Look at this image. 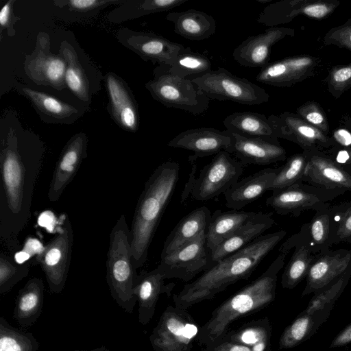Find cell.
Listing matches in <instances>:
<instances>
[{"mask_svg": "<svg viewBox=\"0 0 351 351\" xmlns=\"http://www.w3.org/2000/svg\"><path fill=\"white\" fill-rule=\"evenodd\" d=\"M0 137V242L11 253L19 250V235L31 217L45 147L12 114L1 119Z\"/></svg>", "mask_w": 351, "mask_h": 351, "instance_id": "6da1fadb", "label": "cell"}, {"mask_svg": "<svg viewBox=\"0 0 351 351\" xmlns=\"http://www.w3.org/2000/svg\"><path fill=\"white\" fill-rule=\"evenodd\" d=\"M285 230L263 234L245 247L217 262L173 295L174 306L188 309L215 298L230 285L248 278L263 259L285 237Z\"/></svg>", "mask_w": 351, "mask_h": 351, "instance_id": "7a4b0ae2", "label": "cell"}, {"mask_svg": "<svg viewBox=\"0 0 351 351\" xmlns=\"http://www.w3.org/2000/svg\"><path fill=\"white\" fill-rule=\"evenodd\" d=\"M290 248L283 243L279 254L256 279L231 295L211 313L199 328L196 341L207 347L222 338L235 321L267 307L276 297L278 274Z\"/></svg>", "mask_w": 351, "mask_h": 351, "instance_id": "3957f363", "label": "cell"}, {"mask_svg": "<svg viewBox=\"0 0 351 351\" xmlns=\"http://www.w3.org/2000/svg\"><path fill=\"white\" fill-rule=\"evenodd\" d=\"M180 165L160 164L145 184L137 202L131 227L132 250L136 269L147 261L149 247L179 180Z\"/></svg>", "mask_w": 351, "mask_h": 351, "instance_id": "277c9868", "label": "cell"}, {"mask_svg": "<svg viewBox=\"0 0 351 351\" xmlns=\"http://www.w3.org/2000/svg\"><path fill=\"white\" fill-rule=\"evenodd\" d=\"M136 269L131 232L125 215H121L110 233L106 281L113 300L128 313H133L137 302L134 293Z\"/></svg>", "mask_w": 351, "mask_h": 351, "instance_id": "5b68a950", "label": "cell"}, {"mask_svg": "<svg viewBox=\"0 0 351 351\" xmlns=\"http://www.w3.org/2000/svg\"><path fill=\"white\" fill-rule=\"evenodd\" d=\"M154 77L145 88L154 99L168 108L182 110L193 115L206 112L210 99L189 78L171 73L164 64L154 69Z\"/></svg>", "mask_w": 351, "mask_h": 351, "instance_id": "8992f818", "label": "cell"}, {"mask_svg": "<svg viewBox=\"0 0 351 351\" xmlns=\"http://www.w3.org/2000/svg\"><path fill=\"white\" fill-rule=\"evenodd\" d=\"M189 79L210 99L253 106L266 103L269 99L264 88L246 78L233 75L223 67Z\"/></svg>", "mask_w": 351, "mask_h": 351, "instance_id": "52a82bcc", "label": "cell"}, {"mask_svg": "<svg viewBox=\"0 0 351 351\" xmlns=\"http://www.w3.org/2000/svg\"><path fill=\"white\" fill-rule=\"evenodd\" d=\"M59 53L66 64V88L89 108L93 96L97 95L101 89V81L104 80V76L74 40H63L60 43Z\"/></svg>", "mask_w": 351, "mask_h": 351, "instance_id": "ba28073f", "label": "cell"}, {"mask_svg": "<svg viewBox=\"0 0 351 351\" xmlns=\"http://www.w3.org/2000/svg\"><path fill=\"white\" fill-rule=\"evenodd\" d=\"M199 328L187 309L169 305L153 329L149 341L154 351H192Z\"/></svg>", "mask_w": 351, "mask_h": 351, "instance_id": "9c48e42d", "label": "cell"}, {"mask_svg": "<svg viewBox=\"0 0 351 351\" xmlns=\"http://www.w3.org/2000/svg\"><path fill=\"white\" fill-rule=\"evenodd\" d=\"M61 220V226L58 228L56 234L36 258L52 293H61L65 286L73 244V228L68 215L64 214Z\"/></svg>", "mask_w": 351, "mask_h": 351, "instance_id": "30bf717a", "label": "cell"}, {"mask_svg": "<svg viewBox=\"0 0 351 351\" xmlns=\"http://www.w3.org/2000/svg\"><path fill=\"white\" fill-rule=\"evenodd\" d=\"M344 193L300 182L272 191L267 198L266 204L278 215H291L298 217L306 210L320 209Z\"/></svg>", "mask_w": 351, "mask_h": 351, "instance_id": "8fae6325", "label": "cell"}, {"mask_svg": "<svg viewBox=\"0 0 351 351\" xmlns=\"http://www.w3.org/2000/svg\"><path fill=\"white\" fill-rule=\"evenodd\" d=\"M244 165L231 154L221 151L205 165L195 179L191 196L197 201H207L223 194L243 174Z\"/></svg>", "mask_w": 351, "mask_h": 351, "instance_id": "7c38bea8", "label": "cell"}, {"mask_svg": "<svg viewBox=\"0 0 351 351\" xmlns=\"http://www.w3.org/2000/svg\"><path fill=\"white\" fill-rule=\"evenodd\" d=\"M206 232L171 254L160 258L157 267L165 279L176 278L188 282L215 265L212 251L207 245Z\"/></svg>", "mask_w": 351, "mask_h": 351, "instance_id": "4fadbf2b", "label": "cell"}, {"mask_svg": "<svg viewBox=\"0 0 351 351\" xmlns=\"http://www.w3.org/2000/svg\"><path fill=\"white\" fill-rule=\"evenodd\" d=\"M23 68L28 78L37 85L59 91L66 88L65 60L60 53L51 52L50 38L45 32L38 34L35 48L26 55Z\"/></svg>", "mask_w": 351, "mask_h": 351, "instance_id": "5bb4252c", "label": "cell"}, {"mask_svg": "<svg viewBox=\"0 0 351 351\" xmlns=\"http://www.w3.org/2000/svg\"><path fill=\"white\" fill-rule=\"evenodd\" d=\"M116 37L122 45L144 61L159 65L173 64L178 53L185 47L154 32L135 31L128 27L120 28Z\"/></svg>", "mask_w": 351, "mask_h": 351, "instance_id": "9a60e30c", "label": "cell"}, {"mask_svg": "<svg viewBox=\"0 0 351 351\" xmlns=\"http://www.w3.org/2000/svg\"><path fill=\"white\" fill-rule=\"evenodd\" d=\"M108 94V112L114 122L126 132L135 133L139 128V113L135 97L127 82L117 73L104 75Z\"/></svg>", "mask_w": 351, "mask_h": 351, "instance_id": "2e32d148", "label": "cell"}, {"mask_svg": "<svg viewBox=\"0 0 351 351\" xmlns=\"http://www.w3.org/2000/svg\"><path fill=\"white\" fill-rule=\"evenodd\" d=\"M233 139L230 132L213 128H197L183 131L169 141L171 147L191 151L192 162L198 158L216 155L221 151L232 153Z\"/></svg>", "mask_w": 351, "mask_h": 351, "instance_id": "e0dca14e", "label": "cell"}, {"mask_svg": "<svg viewBox=\"0 0 351 351\" xmlns=\"http://www.w3.org/2000/svg\"><path fill=\"white\" fill-rule=\"evenodd\" d=\"M16 90L28 99L43 121L71 125L88 110L84 105L72 104L53 95L16 83Z\"/></svg>", "mask_w": 351, "mask_h": 351, "instance_id": "ac0fdd59", "label": "cell"}, {"mask_svg": "<svg viewBox=\"0 0 351 351\" xmlns=\"http://www.w3.org/2000/svg\"><path fill=\"white\" fill-rule=\"evenodd\" d=\"M88 137L84 132L74 134L66 143L56 162L49 186L48 198L59 199L76 175L82 160L87 157Z\"/></svg>", "mask_w": 351, "mask_h": 351, "instance_id": "d6986e66", "label": "cell"}, {"mask_svg": "<svg viewBox=\"0 0 351 351\" xmlns=\"http://www.w3.org/2000/svg\"><path fill=\"white\" fill-rule=\"evenodd\" d=\"M294 34V29L289 27H269L263 32L244 40L234 49L232 58L243 66L262 69L269 63L271 47Z\"/></svg>", "mask_w": 351, "mask_h": 351, "instance_id": "ffe728a7", "label": "cell"}, {"mask_svg": "<svg viewBox=\"0 0 351 351\" xmlns=\"http://www.w3.org/2000/svg\"><path fill=\"white\" fill-rule=\"evenodd\" d=\"M336 1H282L266 5L257 18L258 23L267 27L288 23L295 16L304 14L308 17L322 19L330 15L338 6Z\"/></svg>", "mask_w": 351, "mask_h": 351, "instance_id": "44dd1931", "label": "cell"}, {"mask_svg": "<svg viewBox=\"0 0 351 351\" xmlns=\"http://www.w3.org/2000/svg\"><path fill=\"white\" fill-rule=\"evenodd\" d=\"M316 66L317 60L310 56L289 57L261 69L256 80L273 86H289L312 75Z\"/></svg>", "mask_w": 351, "mask_h": 351, "instance_id": "7402d4cb", "label": "cell"}, {"mask_svg": "<svg viewBox=\"0 0 351 351\" xmlns=\"http://www.w3.org/2000/svg\"><path fill=\"white\" fill-rule=\"evenodd\" d=\"M308 152L302 182L328 190L351 191V171L337 164L322 152Z\"/></svg>", "mask_w": 351, "mask_h": 351, "instance_id": "603a6c76", "label": "cell"}, {"mask_svg": "<svg viewBox=\"0 0 351 351\" xmlns=\"http://www.w3.org/2000/svg\"><path fill=\"white\" fill-rule=\"evenodd\" d=\"M350 265V250H330L318 256L311 266L302 296L322 290L341 276Z\"/></svg>", "mask_w": 351, "mask_h": 351, "instance_id": "cb8c5ba5", "label": "cell"}, {"mask_svg": "<svg viewBox=\"0 0 351 351\" xmlns=\"http://www.w3.org/2000/svg\"><path fill=\"white\" fill-rule=\"evenodd\" d=\"M223 123L226 130L248 138H258L268 142L280 144V128L278 116L252 112H237L227 116Z\"/></svg>", "mask_w": 351, "mask_h": 351, "instance_id": "d4e9b609", "label": "cell"}, {"mask_svg": "<svg viewBox=\"0 0 351 351\" xmlns=\"http://www.w3.org/2000/svg\"><path fill=\"white\" fill-rule=\"evenodd\" d=\"M278 121L281 138L298 144L305 152L322 153L335 145L334 140L294 114L285 112L278 116Z\"/></svg>", "mask_w": 351, "mask_h": 351, "instance_id": "484cf974", "label": "cell"}, {"mask_svg": "<svg viewBox=\"0 0 351 351\" xmlns=\"http://www.w3.org/2000/svg\"><path fill=\"white\" fill-rule=\"evenodd\" d=\"M165 278L156 267L137 275L134 281V293L138 302V322L147 325L155 313L156 304L161 294L170 296L176 284H165Z\"/></svg>", "mask_w": 351, "mask_h": 351, "instance_id": "4316f807", "label": "cell"}, {"mask_svg": "<svg viewBox=\"0 0 351 351\" xmlns=\"http://www.w3.org/2000/svg\"><path fill=\"white\" fill-rule=\"evenodd\" d=\"M233 139L231 154L244 166L267 165L286 159V151L280 144L258 138H248L230 132Z\"/></svg>", "mask_w": 351, "mask_h": 351, "instance_id": "83f0119b", "label": "cell"}, {"mask_svg": "<svg viewBox=\"0 0 351 351\" xmlns=\"http://www.w3.org/2000/svg\"><path fill=\"white\" fill-rule=\"evenodd\" d=\"M278 170V168H265L238 180L223 193L226 206L239 210L255 201L269 191Z\"/></svg>", "mask_w": 351, "mask_h": 351, "instance_id": "f1b7e54d", "label": "cell"}, {"mask_svg": "<svg viewBox=\"0 0 351 351\" xmlns=\"http://www.w3.org/2000/svg\"><path fill=\"white\" fill-rule=\"evenodd\" d=\"M274 223V219L271 213H256L212 252L215 265L263 235Z\"/></svg>", "mask_w": 351, "mask_h": 351, "instance_id": "f546056e", "label": "cell"}, {"mask_svg": "<svg viewBox=\"0 0 351 351\" xmlns=\"http://www.w3.org/2000/svg\"><path fill=\"white\" fill-rule=\"evenodd\" d=\"M206 206L199 207L183 217L167 236L161 258L165 257L206 232L211 218Z\"/></svg>", "mask_w": 351, "mask_h": 351, "instance_id": "4dcf8cb0", "label": "cell"}, {"mask_svg": "<svg viewBox=\"0 0 351 351\" xmlns=\"http://www.w3.org/2000/svg\"><path fill=\"white\" fill-rule=\"evenodd\" d=\"M45 286L41 278L29 279L18 293L13 318L23 329L34 325L40 317L44 304Z\"/></svg>", "mask_w": 351, "mask_h": 351, "instance_id": "1f68e13d", "label": "cell"}, {"mask_svg": "<svg viewBox=\"0 0 351 351\" xmlns=\"http://www.w3.org/2000/svg\"><path fill=\"white\" fill-rule=\"evenodd\" d=\"M166 19L173 24L174 32L187 40L207 39L217 29L216 21L211 15L195 9L171 12Z\"/></svg>", "mask_w": 351, "mask_h": 351, "instance_id": "d6a6232c", "label": "cell"}, {"mask_svg": "<svg viewBox=\"0 0 351 351\" xmlns=\"http://www.w3.org/2000/svg\"><path fill=\"white\" fill-rule=\"evenodd\" d=\"M333 306V304H328L311 314L300 313L282 333L278 350L292 348L309 339L328 318Z\"/></svg>", "mask_w": 351, "mask_h": 351, "instance_id": "836d02e7", "label": "cell"}, {"mask_svg": "<svg viewBox=\"0 0 351 351\" xmlns=\"http://www.w3.org/2000/svg\"><path fill=\"white\" fill-rule=\"evenodd\" d=\"M289 239L295 250L282 275L281 285L284 289H291L306 278L317 256L313 253L302 230Z\"/></svg>", "mask_w": 351, "mask_h": 351, "instance_id": "e575fe53", "label": "cell"}, {"mask_svg": "<svg viewBox=\"0 0 351 351\" xmlns=\"http://www.w3.org/2000/svg\"><path fill=\"white\" fill-rule=\"evenodd\" d=\"M256 213L253 211L221 212L217 210L211 218L206 232L208 247L212 252Z\"/></svg>", "mask_w": 351, "mask_h": 351, "instance_id": "d590c367", "label": "cell"}, {"mask_svg": "<svg viewBox=\"0 0 351 351\" xmlns=\"http://www.w3.org/2000/svg\"><path fill=\"white\" fill-rule=\"evenodd\" d=\"M271 335L272 327L269 319L265 317L229 330L223 337L249 347L254 351H271Z\"/></svg>", "mask_w": 351, "mask_h": 351, "instance_id": "8d00e7d4", "label": "cell"}, {"mask_svg": "<svg viewBox=\"0 0 351 351\" xmlns=\"http://www.w3.org/2000/svg\"><path fill=\"white\" fill-rule=\"evenodd\" d=\"M189 0H125L108 15L112 23L142 17L151 14L167 12L181 5Z\"/></svg>", "mask_w": 351, "mask_h": 351, "instance_id": "74e56055", "label": "cell"}, {"mask_svg": "<svg viewBox=\"0 0 351 351\" xmlns=\"http://www.w3.org/2000/svg\"><path fill=\"white\" fill-rule=\"evenodd\" d=\"M330 217L331 206L328 204L316 210L312 219L301 228L313 253L317 257L330 250Z\"/></svg>", "mask_w": 351, "mask_h": 351, "instance_id": "f35d334b", "label": "cell"}, {"mask_svg": "<svg viewBox=\"0 0 351 351\" xmlns=\"http://www.w3.org/2000/svg\"><path fill=\"white\" fill-rule=\"evenodd\" d=\"M125 0H58L54 5L62 12L60 16L75 21L97 15L101 10L110 5H119Z\"/></svg>", "mask_w": 351, "mask_h": 351, "instance_id": "ab89813d", "label": "cell"}, {"mask_svg": "<svg viewBox=\"0 0 351 351\" xmlns=\"http://www.w3.org/2000/svg\"><path fill=\"white\" fill-rule=\"evenodd\" d=\"M172 74L182 78L199 76L212 71V62L205 55L184 47L171 65H165Z\"/></svg>", "mask_w": 351, "mask_h": 351, "instance_id": "60d3db41", "label": "cell"}, {"mask_svg": "<svg viewBox=\"0 0 351 351\" xmlns=\"http://www.w3.org/2000/svg\"><path fill=\"white\" fill-rule=\"evenodd\" d=\"M39 347L32 332L14 328L0 317V351H37Z\"/></svg>", "mask_w": 351, "mask_h": 351, "instance_id": "b9f144b4", "label": "cell"}, {"mask_svg": "<svg viewBox=\"0 0 351 351\" xmlns=\"http://www.w3.org/2000/svg\"><path fill=\"white\" fill-rule=\"evenodd\" d=\"M308 158V152L305 151L290 156L285 164L278 168L269 191L282 189L302 182Z\"/></svg>", "mask_w": 351, "mask_h": 351, "instance_id": "7bdbcfd3", "label": "cell"}, {"mask_svg": "<svg viewBox=\"0 0 351 351\" xmlns=\"http://www.w3.org/2000/svg\"><path fill=\"white\" fill-rule=\"evenodd\" d=\"M351 278V265L337 279L322 290L315 293L306 308L301 314H311L324 308L326 305L335 304L346 289Z\"/></svg>", "mask_w": 351, "mask_h": 351, "instance_id": "ee69618b", "label": "cell"}, {"mask_svg": "<svg viewBox=\"0 0 351 351\" xmlns=\"http://www.w3.org/2000/svg\"><path fill=\"white\" fill-rule=\"evenodd\" d=\"M351 235V200L331 206L329 245L345 242Z\"/></svg>", "mask_w": 351, "mask_h": 351, "instance_id": "f6af8a7d", "label": "cell"}, {"mask_svg": "<svg viewBox=\"0 0 351 351\" xmlns=\"http://www.w3.org/2000/svg\"><path fill=\"white\" fill-rule=\"evenodd\" d=\"M29 274L27 263L20 264L11 256L0 253V293H8L19 281Z\"/></svg>", "mask_w": 351, "mask_h": 351, "instance_id": "bcb514c9", "label": "cell"}, {"mask_svg": "<svg viewBox=\"0 0 351 351\" xmlns=\"http://www.w3.org/2000/svg\"><path fill=\"white\" fill-rule=\"evenodd\" d=\"M328 90L336 99L351 88V63L334 66L327 77Z\"/></svg>", "mask_w": 351, "mask_h": 351, "instance_id": "7dc6e473", "label": "cell"}, {"mask_svg": "<svg viewBox=\"0 0 351 351\" xmlns=\"http://www.w3.org/2000/svg\"><path fill=\"white\" fill-rule=\"evenodd\" d=\"M300 118L318 128L324 134L329 130L328 123L324 110L315 102H307L297 109Z\"/></svg>", "mask_w": 351, "mask_h": 351, "instance_id": "c3c4849f", "label": "cell"}, {"mask_svg": "<svg viewBox=\"0 0 351 351\" xmlns=\"http://www.w3.org/2000/svg\"><path fill=\"white\" fill-rule=\"evenodd\" d=\"M326 45H335L351 51V19L330 29L324 37Z\"/></svg>", "mask_w": 351, "mask_h": 351, "instance_id": "681fc988", "label": "cell"}, {"mask_svg": "<svg viewBox=\"0 0 351 351\" xmlns=\"http://www.w3.org/2000/svg\"><path fill=\"white\" fill-rule=\"evenodd\" d=\"M14 2L15 0L8 1L0 10L1 33L5 29L7 34L10 37L16 34L14 24L18 20L21 19L20 17L15 16L14 14L13 5Z\"/></svg>", "mask_w": 351, "mask_h": 351, "instance_id": "f907efd6", "label": "cell"}, {"mask_svg": "<svg viewBox=\"0 0 351 351\" xmlns=\"http://www.w3.org/2000/svg\"><path fill=\"white\" fill-rule=\"evenodd\" d=\"M44 247L45 245H43L36 239H27L23 250L15 254L14 259L17 263L23 264L25 260H28L34 255H36L37 258L42 253Z\"/></svg>", "mask_w": 351, "mask_h": 351, "instance_id": "816d5d0a", "label": "cell"}, {"mask_svg": "<svg viewBox=\"0 0 351 351\" xmlns=\"http://www.w3.org/2000/svg\"><path fill=\"white\" fill-rule=\"evenodd\" d=\"M202 351H254L252 348L224 337L205 347Z\"/></svg>", "mask_w": 351, "mask_h": 351, "instance_id": "f5cc1de1", "label": "cell"}, {"mask_svg": "<svg viewBox=\"0 0 351 351\" xmlns=\"http://www.w3.org/2000/svg\"><path fill=\"white\" fill-rule=\"evenodd\" d=\"M326 155L328 158L343 168L351 171V147H345L337 150L335 153L330 152Z\"/></svg>", "mask_w": 351, "mask_h": 351, "instance_id": "db71d44e", "label": "cell"}, {"mask_svg": "<svg viewBox=\"0 0 351 351\" xmlns=\"http://www.w3.org/2000/svg\"><path fill=\"white\" fill-rule=\"evenodd\" d=\"M350 343H351V323L333 339L329 347H342Z\"/></svg>", "mask_w": 351, "mask_h": 351, "instance_id": "11a10c76", "label": "cell"}, {"mask_svg": "<svg viewBox=\"0 0 351 351\" xmlns=\"http://www.w3.org/2000/svg\"><path fill=\"white\" fill-rule=\"evenodd\" d=\"M335 143L344 147H351V133L346 129H338L333 132Z\"/></svg>", "mask_w": 351, "mask_h": 351, "instance_id": "9f6ffc18", "label": "cell"}, {"mask_svg": "<svg viewBox=\"0 0 351 351\" xmlns=\"http://www.w3.org/2000/svg\"><path fill=\"white\" fill-rule=\"evenodd\" d=\"M74 351H110V350L106 348L105 346H101L99 348H96L95 349L90 350H74Z\"/></svg>", "mask_w": 351, "mask_h": 351, "instance_id": "6f0895ef", "label": "cell"}, {"mask_svg": "<svg viewBox=\"0 0 351 351\" xmlns=\"http://www.w3.org/2000/svg\"><path fill=\"white\" fill-rule=\"evenodd\" d=\"M344 122L347 125H348L351 128V118H350V117L345 118Z\"/></svg>", "mask_w": 351, "mask_h": 351, "instance_id": "680465c9", "label": "cell"}, {"mask_svg": "<svg viewBox=\"0 0 351 351\" xmlns=\"http://www.w3.org/2000/svg\"><path fill=\"white\" fill-rule=\"evenodd\" d=\"M257 2L260 3H265L271 1L272 0H256Z\"/></svg>", "mask_w": 351, "mask_h": 351, "instance_id": "91938a15", "label": "cell"}, {"mask_svg": "<svg viewBox=\"0 0 351 351\" xmlns=\"http://www.w3.org/2000/svg\"><path fill=\"white\" fill-rule=\"evenodd\" d=\"M346 243H351V235L346 240Z\"/></svg>", "mask_w": 351, "mask_h": 351, "instance_id": "94428289", "label": "cell"}]
</instances>
